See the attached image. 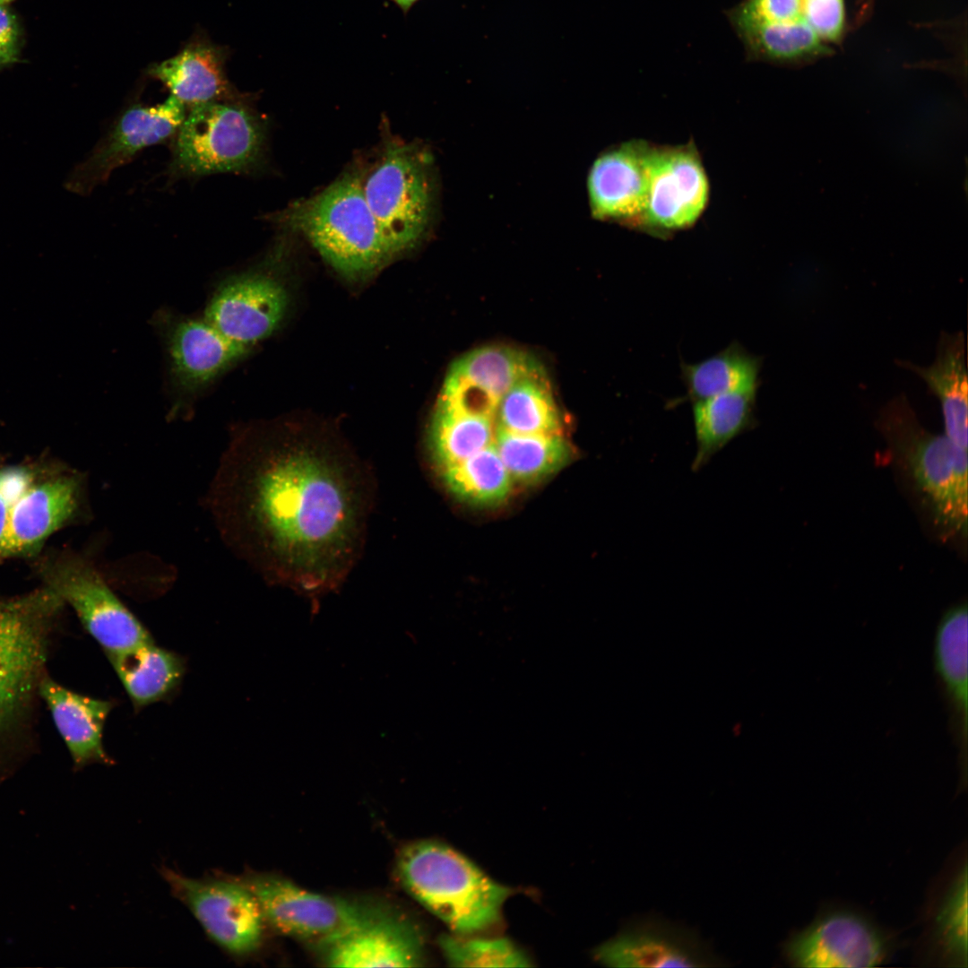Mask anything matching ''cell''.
Masks as SVG:
<instances>
[{"label": "cell", "mask_w": 968, "mask_h": 968, "mask_svg": "<svg viewBox=\"0 0 968 968\" xmlns=\"http://www.w3.org/2000/svg\"><path fill=\"white\" fill-rule=\"evenodd\" d=\"M246 428L205 503L224 543L266 582L309 600L336 592L362 553L372 474L346 446L294 429Z\"/></svg>", "instance_id": "cell-1"}, {"label": "cell", "mask_w": 968, "mask_h": 968, "mask_svg": "<svg viewBox=\"0 0 968 968\" xmlns=\"http://www.w3.org/2000/svg\"><path fill=\"white\" fill-rule=\"evenodd\" d=\"M65 607L46 585L0 596V784L39 751V684L62 633Z\"/></svg>", "instance_id": "cell-2"}, {"label": "cell", "mask_w": 968, "mask_h": 968, "mask_svg": "<svg viewBox=\"0 0 968 968\" xmlns=\"http://www.w3.org/2000/svg\"><path fill=\"white\" fill-rule=\"evenodd\" d=\"M270 219L282 229L302 234L338 272L352 280L373 275L396 257L366 201L359 168Z\"/></svg>", "instance_id": "cell-3"}, {"label": "cell", "mask_w": 968, "mask_h": 968, "mask_svg": "<svg viewBox=\"0 0 968 968\" xmlns=\"http://www.w3.org/2000/svg\"><path fill=\"white\" fill-rule=\"evenodd\" d=\"M397 872L409 895L457 935H478L498 924L514 893L462 852L434 840L402 848Z\"/></svg>", "instance_id": "cell-4"}, {"label": "cell", "mask_w": 968, "mask_h": 968, "mask_svg": "<svg viewBox=\"0 0 968 968\" xmlns=\"http://www.w3.org/2000/svg\"><path fill=\"white\" fill-rule=\"evenodd\" d=\"M876 425L925 496L936 523L950 533L965 537L967 451L945 434L926 430L903 393L884 405Z\"/></svg>", "instance_id": "cell-5"}, {"label": "cell", "mask_w": 968, "mask_h": 968, "mask_svg": "<svg viewBox=\"0 0 968 968\" xmlns=\"http://www.w3.org/2000/svg\"><path fill=\"white\" fill-rule=\"evenodd\" d=\"M265 124L245 95L187 108L171 139V178L245 173L261 161Z\"/></svg>", "instance_id": "cell-6"}, {"label": "cell", "mask_w": 968, "mask_h": 968, "mask_svg": "<svg viewBox=\"0 0 968 968\" xmlns=\"http://www.w3.org/2000/svg\"><path fill=\"white\" fill-rule=\"evenodd\" d=\"M430 160L419 146L396 140L384 145L366 170V201L395 256L415 247L428 229L433 209Z\"/></svg>", "instance_id": "cell-7"}, {"label": "cell", "mask_w": 968, "mask_h": 968, "mask_svg": "<svg viewBox=\"0 0 968 968\" xmlns=\"http://www.w3.org/2000/svg\"><path fill=\"white\" fill-rule=\"evenodd\" d=\"M240 879L255 895L266 924L323 949L385 912L365 903L306 890L272 875L250 874Z\"/></svg>", "instance_id": "cell-8"}, {"label": "cell", "mask_w": 968, "mask_h": 968, "mask_svg": "<svg viewBox=\"0 0 968 968\" xmlns=\"http://www.w3.org/2000/svg\"><path fill=\"white\" fill-rule=\"evenodd\" d=\"M40 573L44 585L72 607L107 656L153 642L91 561L65 556L43 563Z\"/></svg>", "instance_id": "cell-9"}, {"label": "cell", "mask_w": 968, "mask_h": 968, "mask_svg": "<svg viewBox=\"0 0 968 968\" xmlns=\"http://www.w3.org/2000/svg\"><path fill=\"white\" fill-rule=\"evenodd\" d=\"M160 872L172 895L225 954L240 959L260 948L265 921L255 895L240 877L192 878L169 868Z\"/></svg>", "instance_id": "cell-10"}, {"label": "cell", "mask_w": 968, "mask_h": 968, "mask_svg": "<svg viewBox=\"0 0 968 968\" xmlns=\"http://www.w3.org/2000/svg\"><path fill=\"white\" fill-rule=\"evenodd\" d=\"M710 185L693 143L652 146L645 212L638 230L668 238L693 227L709 203Z\"/></svg>", "instance_id": "cell-11"}, {"label": "cell", "mask_w": 968, "mask_h": 968, "mask_svg": "<svg viewBox=\"0 0 968 968\" xmlns=\"http://www.w3.org/2000/svg\"><path fill=\"white\" fill-rule=\"evenodd\" d=\"M186 110L172 95L154 106L129 107L117 117L87 158L74 167L65 183V188L81 195L91 194L142 150L171 141Z\"/></svg>", "instance_id": "cell-12"}, {"label": "cell", "mask_w": 968, "mask_h": 968, "mask_svg": "<svg viewBox=\"0 0 968 968\" xmlns=\"http://www.w3.org/2000/svg\"><path fill=\"white\" fill-rule=\"evenodd\" d=\"M288 305L284 285L269 270L224 279L211 297L203 318L229 340L251 348L271 335Z\"/></svg>", "instance_id": "cell-13"}, {"label": "cell", "mask_w": 968, "mask_h": 968, "mask_svg": "<svg viewBox=\"0 0 968 968\" xmlns=\"http://www.w3.org/2000/svg\"><path fill=\"white\" fill-rule=\"evenodd\" d=\"M652 146L631 140L594 160L587 180L593 218L639 229L647 204Z\"/></svg>", "instance_id": "cell-14"}, {"label": "cell", "mask_w": 968, "mask_h": 968, "mask_svg": "<svg viewBox=\"0 0 968 968\" xmlns=\"http://www.w3.org/2000/svg\"><path fill=\"white\" fill-rule=\"evenodd\" d=\"M595 961L610 967H710L721 965L697 936L658 918L631 920L593 951Z\"/></svg>", "instance_id": "cell-15"}, {"label": "cell", "mask_w": 968, "mask_h": 968, "mask_svg": "<svg viewBox=\"0 0 968 968\" xmlns=\"http://www.w3.org/2000/svg\"><path fill=\"white\" fill-rule=\"evenodd\" d=\"M785 952L799 967H873L882 961L884 944L863 919L836 912L795 935Z\"/></svg>", "instance_id": "cell-16"}, {"label": "cell", "mask_w": 968, "mask_h": 968, "mask_svg": "<svg viewBox=\"0 0 968 968\" xmlns=\"http://www.w3.org/2000/svg\"><path fill=\"white\" fill-rule=\"evenodd\" d=\"M933 667L947 713V730L957 749L961 775L968 755V607L955 603L942 614L936 628Z\"/></svg>", "instance_id": "cell-17"}, {"label": "cell", "mask_w": 968, "mask_h": 968, "mask_svg": "<svg viewBox=\"0 0 968 968\" xmlns=\"http://www.w3.org/2000/svg\"><path fill=\"white\" fill-rule=\"evenodd\" d=\"M166 338L173 382L186 393L207 387L250 350L229 340L203 317L176 319Z\"/></svg>", "instance_id": "cell-18"}, {"label": "cell", "mask_w": 968, "mask_h": 968, "mask_svg": "<svg viewBox=\"0 0 968 968\" xmlns=\"http://www.w3.org/2000/svg\"><path fill=\"white\" fill-rule=\"evenodd\" d=\"M39 696L67 748L74 771L92 764H114L103 745L104 727L113 702L68 688L49 672L40 681Z\"/></svg>", "instance_id": "cell-19"}, {"label": "cell", "mask_w": 968, "mask_h": 968, "mask_svg": "<svg viewBox=\"0 0 968 968\" xmlns=\"http://www.w3.org/2000/svg\"><path fill=\"white\" fill-rule=\"evenodd\" d=\"M324 950L333 967H415L423 961L419 932L386 912Z\"/></svg>", "instance_id": "cell-20"}, {"label": "cell", "mask_w": 968, "mask_h": 968, "mask_svg": "<svg viewBox=\"0 0 968 968\" xmlns=\"http://www.w3.org/2000/svg\"><path fill=\"white\" fill-rule=\"evenodd\" d=\"M81 480L63 476L30 486L14 504L0 555H16L34 549L76 513Z\"/></svg>", "instance_id": "cell-21"}, {"label": "cell", "mask_w": 968, "mask_h": 968, "mask_svg": "<svg viewBox=\"0 0 968 968\" xmlns=\"http://www.w3.org/2000/svg\"><path fill=\"white\" fill-rule=\"evenodd\" d=\"M222 50L194 43L177 55L152 65L148 73L161 82L186 108L239 96L226 77Z\"/></svg>", "instance_id": "cell-22"}, {"label": "cell", "mask_w": 968, "mask_h": 968, "mask_svg": "<svg viewBox=\"0 0 968 968\" xmlns=\"http://www.w3.org/2000/svg\"><path fill=\"white\" fill-rule=\"evenodd\" d=\"M897 364L921 377L942 406L945 435L967 451V376L962 332H941L934 362L926 367L910 361Z\"/></svg>", "instance_id": "cell-23"}, {"label": "cell", "mask_w": 968, "mask_h": 968, "mask_svg": "<svg viewBox=\"0 0 968 968\" xmlns=\"http://www.w3.org/2000/svg\"><path fill=\"white\" fill-rule=\"evenodd\" d=\"M107 657L135 709L171 696L186 670L179 655L153 642Z\"/></svg>", "instance_id": "cell-24"}, {"label": "cell", "mask_w": 968, "mask_h": 968, "mask_svg": "<svg viewBox=\"0 0 968 968\" xmlns=\"http://www.w3.org/2000/svg\"><path fill=\"white\" fill-rule=\"evenodd\" d=\"M757 390L735 391L693 402L696 453L691 468L697 471L735 437L754 429Z\"/></svg>", "instance_id": "cell-25"}, {"label": "cell", "mask_w": 968, "mask_h": 968, "mask_svg": "<svg viewBox=\"0 0 968 968\" xmlns=\"http://www.w3.org/2000/svg\"><path fill=\"white\" fill-rule=\"evenodd\" d=\"M761 366V358L738 341L699 362H682L681 377L687 393L672 405L682 401L693 403L730 392L757 390Z\"/></svg>", "instance_id": "cell-26"}, {"label": "cell", "mask_w": 968, "mask_h": 968, "mask_svg": "<svg viewBox=\"0 0 968 968\" xmlns=\"http://www.w3.org/2000/svg\"><path fill=\"white\" fill-rule=\"evenodd\" d=\"M497 427L522 434L560 433V419L544 370L528 375L500 398Z\"/></svg>", "instance_id": "cell-27"}, {"label": "cell", "mask_w": 968, "mask_h": 968, "mask_svg": "<svg viewBox=\"0 0 968 968\" xmlns=\"http://www.w3.org/2000/svg\"><path fill=\"white\" fill-rule=\"evenodd\" d=\"M494 445L513 480L532 482L557 471L570 455L560 433L522 434L497 427Z\"/></svg>", "instance_id": "cell-28"}, {"label": "cell", "mask_w": 968, "mask_h": 968, "mask_svg": "<svg viewBox=\"0 0 968 968\" xmlns=\"http://www.w3.org/2000/svg\"><path fill=\"white\" fill-rule=\"evenodd\" d=\"M494 420L436 407L428 428V446L436 471L493 444Z\"/></svg>", "instance_id": "cell-29"}, {"label": "cell", "mask_w": 968, "mask_h": 968, "mask_svg": "<svg viewBox=\"0 0 968 968\" xmlns=\"http://www.w3.org/2000/svg\"><path fill=\"white\" fill-rule=\"evenodd\" d=\"M445 487L455 497L478 505L503 501L512 488V478L494 445L467 459L437 471Z\"/></svg>", "instance_id": "cell-30"}, {"label": "cell", "mask_w": 968, "mask_h": 968, "mask_svg": "<svg viewBox=\"0 0 968 968\" xmlns=\"http://www.w3.org/2000/svg\"><path fill=\"white\" fill-rule=\"evenodd\" d=\"M542 369L534 358L523 350L490 345L461 357L449 373L484 388L500 400L518 380Z\"/></svg>", "instance_id": "cell-31"}, {"label": "cell", "mask_w": 968, "mask_h": 968, "mask_svg": "<svg viewBox=\"0 0 968 968\" xmlns=\"http://www.w3.org/2000/svg\"><path fill=\"white\" fill-rule=\"evenodd\" d=\"M749 50L759 57L791 61L825 54L829 49L802 19L760 22L738 28Z\"/></svg>", "instance_id": "cell-32"}, {"label": "cell", "mask_w": 968, "mask_h": 968, "mask_svg": "<svg viewBox=\"0 0 968 968\" xmlns=\"http://www.w3.org/2000/svg\"><path fill=\"white\" fill-rule=\"evenodd\" d=\"M438 945L451 966L455 967H529L532 960L523 950L506 938H482L476 935H443Z\"/></svg>", "instance_id": "cell-33"}, {"label": "cell", "mask_w": 968, "mask_h": 968, "mask_svg": "<svg viewBox=\"0 0 968 968\" xmlns=\"http://www.w3.org/2000/svg\"><path fill=\"white\" fill-rule=\"evenodd\" d=\"M967 874L964 867L950 889L940 912L938 925L944 946L955 961H967Z\"/></svg>", "instance_id": "cell-34"}, {"label": "cell", "mask_w": 968, "mask_h": 968, "mask_svg": "<svg viewBox=\"0 0 968 968\" xmlns=\"http://www.w3.org/2000/svg\"><path fill=\"white\" fill-rule=\"evenodd\" d=\"M499 400L484 388L448 372L436 407L457 413L496 418Z\"/></svg>", "instance_id": "cell-35"}, {"label": "cell", "mask_w": 968, "mask_h": 968, "mask_svg": "<svg viewBox=\"0 0 968 968\" xmlns=\"http://www.w3.org/2000/svg\"><path fill=\"white\" fill-rule=\"evenodd\" d=\"M737 27L802 19V0H748L734 13Z\"/></svg>", "instance_id": "cell-36"}, {"label": "cell", "mask_w": 968, "mask_h": 968, "mask_svg": "<svg viewBox=\"0 0 968 968\" xmlns=\"http://www.w3.org/2000/svg\"><path fill=\"white\" fill-rule=\"evenodd\" d=\"M802 18L824 42L835 41L843 30V1L802 0Z\"/></svg>", "instance_id": "cell-37"}, {"label": "cell", "mask_w": 968, "mask_h": 968, "mask_svg": "<svg viewBox=\"0 0 968 968\" xmlns=\"http://www.w3.org/2000/svg\"><path fill=\"white\" fill-rule=\"evenodd\" d=\"M14 1L0 0V71L21 62L24 33Z\"/></svg>", "instance_id": "cell-38"}, {"label": "cell", "mask_w": 968, "mask_h": 968, "mask_svg": "<svg viewBox=\"0 0 968 968\" xmlns=\"http://www.w3.org/2000/svg\"><path fill=\"white\" fill-rule=\"evenodd\" d=\"M31 483V473L25 468L10 467L0 471V552L5 540L12 509Z\"/></svg>", "instance_id": "cell-39"}, {"label": "cell", "mask_w": 968, "mask_h": 968, "mask_svg": "<svg viewBox=\"0 0 968 968\" xmlns=\"http://www.w3.org/2000/svg\"><path fill=\"white\" fill-rule=\"evenodd\" d=\"M392 1L393 3H395L398 5V7H400V9L404 13H406L408 11H410V9L412 7V5L419 0H392Z\"/></svg>", "instance_id": "cell-40"}]
</instances>
